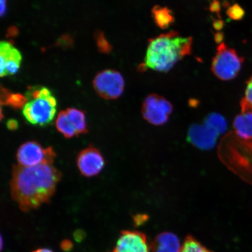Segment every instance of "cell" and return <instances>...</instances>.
I'll list each match as a JSON object with an SVG mask.
<instances>
[{
	"mask_svg": "<svg viewBox=\"0 0 252 252\" xmlns=\"http://www.w3.org/2000/svg\"><path fill=\"white\" fill-rule=\"evenodd\" d=\"M61 178V172L52 165H14L10 182L12 199L24 212L36 209L49 202Z\"/></svg>",
	"mask_w": 252,
	"mask_h": 252,
	"instance_id": "1",
	"label": "cell"
},
{
	"mask_svg": "<svg viewBox=\"0 0 252 252\" xmlns=\"http://www.w3.org/2000/svg\"><path fill=\"white\" fill-rule=\"evenodd\" d=\"M192 45L191 37H183L174 31L150 39L146 58L139 70L151 69L168 72L186 56L191 54Z\"/></svg>",
	"mask_w": 252,
	"mask_h": 252,
	"instance_id": "2",
	"label": "cell"
},
{
	"mask_svg": "<svg viewBox=\"0 0 252 252\" xmlns=\"http://www.w3.org/2000/svg\"><path fill=\"white\" fill-rule=\"evenodd\" d=\"M25 97L27 102L23 113L27 121L31 125L42 127L51 124L58 106L56 97L51 91L46 87H32Z\"/></svg>",
	"mask_w": 252,
	"mask_h": 252,
	"instance_id": "3",
	"label": "cell"
},
{
	"mask_svg": "<svg viewBox=\"0 0 252 252\" xmlns=\"http://www.w3.org/2000/svg\"><path fill=\"white\" fill-rule=\"evenodd\" d=\"M244 58L236 50L225 45L220 44L212 63V70L214 75L222 81H230L238 76Z\"/></svg>",
	"mask_w": 252,
	"mask_h": 252,
	"instance_id": "4",
	"label": "cell"
},
{
	"mask_svg": "<svg viewBox=\"0 0 252 252\" xmlns=\"http://www.w3.org/2000/svg\"><path fill=\"white\" fill-rule=\"evenodd\" d=\"M56 156L52 147L44 148L35 141H27L21 145L16 155L18 165L25 167L52 165Z\"/></svg>",
	"mask_w": 252,
	"mask_h": 252,
	"instance_id": "5",
	"label": "cell"
},
{
	"mask_svg": "<svg viewBox=\"0 0 252 252\" xmlns=\"http://www.w3.org/2000/svg\"><path fill=\"white\" fill-rule=\"evenodd\" d=\"M93 85L94 90L100 97L109 100L118 99L122 95L125 83L119 72L106 70L99 72L94 77Z\"/></svg>",
	"mask_w": 252,
	"mask_h": 252,
	"instance_id": "6",
	"label": "cell"
},
{
	"mask_svg": "<svg viewBox=\"0 0 252 252\" xmlns=\"http://www.w3.org/2000/svg\"><path fill=\"white\" fill-rule=\"evenodd\" d=\"M173 112V106L165 97L150 94L145 99L142 114L146 121L154 126H161L168 121Z\"/></svg>",
	"mask_w": 252,
	"mask_h": 252,
	"instance_id": "7",
	"label": "cell"
},
{
	"mask_svg": "<svg viewBox=\"0 0 252 252\" xmlns=\"http://www.w3.org/2000/svg\"><path fill=\"white\" fill-rule=\"evenodd\" d=\"M77 164L82 175L91 178L102 171L105 160L100 151L91 146L79 153Z\"/></svg>",
	"mask_w": 252,
	"mask_h": 252,
	"instance_id": "8",
	"label": "cell"
},
{
	"mask_svg": "<svg viewBox=\"0 0 252 252\" xmlns=\"http://www.w3.org/2000/svg\"><path fill=\"white\" fill-rule=\"evenodd\" d=\"M146 236L136 231H124L110 252H150Z\"/></svg>",
	"mask_w": 252,
	"mask_h": 252,
	"instance_id": "9",
	"label": "cell"
},
{
	"mask_svg": "<svg viewBox=\"0 0 252 252\" xmlns=\"http://www.w3.org/2000/svg\"><path fill=\"white\" fill-rule=\"evenodd\" d=\"M219 134L206 125L194 124L189 128L188 140L193 146L201 150L214 149Z\"/></svg>",
	"mask_w": 252,
	"mask_h": 252,
	"instance_id": "10",
	"label": "cell"
},
{
	"mask_svg": "<svg viewBox=\"0 0 252 252\" xmlns=\"http://www.w3.org/2000/svg\"><path fill=\"white\" fill-rule=\"evenodd\" d=\"M0 75L2 77L17 73L23 61L21 52L7 42H1L0 44Z\"/></svg>",
	"mask_w": 252,
	"mask_h": 252,
	"instance_id": "11",
	"label": "cell"
},
{
	"mask_svg": "<svg viewBox=\"0 0 252 252\" xmlns=\"http://www.w3.org/2000/svg\"><path fill=\"white\" fill-rule=\"evenodd\" d=\"M241 113L236 116L233 126L235 133L241 139L252 140V105L242 98L240 102Z\"/></svg>",
	"mask_w": 252,
	"mask_h": 252,
	"instance_id": "12",
	"label": "cell"
},
{
	"mask_svg": "<svg viewBox=\"0 0 252 252\" xmlns=\"http://www.w3.org/2000/svg\"><path fill=\"white\" fill-rule=\"evenodd\" d=\"M182 245L178 236L171 232H163L154 239L153 252H181Z\"/></svg>",
	"mask_w": 252,
	"mask_h": 252,
	"instance_id": "13",
	"label": "cell"
},
{
	"mask_svg": "<svg viewBox=\"0 0 252 252\" xmlns=\"http://www.w3.org/2000/svg\"><path fill=\"white\" fill-rule=\"evenodd\" d=\"M154 23L162 30L168 28L175 22L174 15L171 9L165 7L156 5L151 11Z\"/></svg>",
	"mask_w": 252,
	"mask_h": 252,
	"instance_id": "14",
	"label": "cell"
},
{
	"mask_svg": "<svg viewBox=\"0 0 252 252\" xmlns=\"http://www.w3.org/2000/svg\"><path fill=\"white\" fill-rule=\"evenodd\" d=\"M56 126L57 130L65 138H71L78 135L65 110H62L59 113L56 119Z\"/></svg>",
	"mask_w": 252,
	"mask_h": 252,
	"instance_id": "15",
	"label": "cell"
},
{
	"mask_svg": "<svg viewBox=\"0 0 252 252\" xmlns=\"http://www.w3.org/2000/svg\"><path fill=\"white\" fill-rule=\"evenodd\" d=\"M78 135L88 133V125L86 114L83 111L76 108H68L65 110Z\"/></svg>",
	"mask_w": 252,
	"mask_h": 252,
	"instance_id": "16",
	"label": "cell"
},
{
	"mask_svg": "<svg viewBox=\"0 0 252 252\" xmlns=\"http://www.w3.org/2000/svg\"><path fill=\"white\" fill-rule=\"evenodd\" d=\"M204 124L213 129L219 135L225 133L228 129L227 121L218 113H212L205 118Z\"/></svg>",
	"mask_w": 252,
	"mask_h": 252,
	"instance_id": "17",
	"label": "cell"
},
{
	"mask_svg": "<svg viewBox=\"0 0 252 252\" xmlns=\"http://www.w3.org/2000/svg\"><path fill=\"white\" fill-rule=\"evenodd\" d=\"M27 102L26 97L20 94L11 93L10 91L2 88L1 105L10 106L14 109L24 108Z\"/></svg>",
	"mask_w": 252,
	"mask_h": 252,
	"instance_id": "18",
	"label": "cell"
},
{
	"mask_svg": "<svg viewBox=\"0 0 252 252\" xmlns=\"http://www.w3.org/2000/svg\"><path fill=\"white\" fill-rule=\"evenodd\" d=\"M181 252H212L192 236H188L182 245Z\"/></svg>",
	"mask_w": 252,
	"mask_h": 252,
	"instance_id": "19",
	"label": "cell"
},
{
	"mask_svg": "<svg viewBox=\"0 0 252 252\" xmlns=\"http://www.w3.org/2000/svg\"><path fill=\"white\" fill-rule=\"evenodd\" d=\"M226 14L229 18L235 21L241 20L243 19L245 12L243 8L237 4L229 6L226 11Z\"/></svg>",
	"mask_w": 252,
	"mask_h": 252,
	"instance_id": "20",
	"label": "cell"
},
{
	"mask_svg": "<svg viewBox=\"0 0 252 252\" xmlns=\"http://www.w3.org/2000/svg\"><path fill=\"white\" fill-rule=\"evenodd\" d=\"M97 47L100 52L109 53L111 51L112 47L102 33H97L96 37Z\"/></svg>",
	"mask_w": 252,
	"mask_h": 252,
	"instance_id": "21",
	"label": "cell"
},
{
	"mask_svg": "<svg viewBox=\"0 0 252 252\" xmlns=\"http://www.w3.org/2000/svg\"><path fill=\"white\" fill-rule=\"evenodd\" d=\"M245 99L252 105V75L246 84Z\"/></svg>",
	"mask_w": 252,
	"mask_h": 252,
	"instance_id": "22",
	"label": "cell"
},
{
	"mask_svg": "<svg viewBox=\"0 0 252 252\" xmlns=\"http://www.w3.org/2000/svg\"><path fill=\"white\" fill-rule=\"evenodd\" d=\"M61 247L63 251L70 252L73 248V244L68 239H64L61 242Z\"/></svg>",
	"mask_w": 252,
	"mask_h": 252,
	"instance_id": "23",
	"label": "cell"
},
{
	"mask_svg": "<svg viewBox=\"0 0 252 252\" xmlns=\"http://www.w3.org/2000/svg\"><path fill=\"white\" fill-rule=\"evenodd\" d=\"M134 223L135 226H139L143 224L147 220L146 216L137 215L134 217Z\"/></svg>",
	"mask_w": 252,
	"mask_h": 252,
	"instance_id": "24",
	"label": "cell"
},
{
	"mask_svg": "<svg viewBox=\"0 0 252 252\" xmlns=\"http://www.w3.org/2000/svg\"><path fill=\"white\" fill-rule=\"evenodd\" d=\"M211 11L219 13L220 11V4L218 0H213L210 5Z\"/></svg>",
	"mask_w": 252,
	"mask_h": 252,
	"instance_id": "25",
	"label": "cell"
},
{
	"mask_svg": "<svg viewBox=\"0 0 252 252\" xmlns=\"http://www.w3.org/2000/svg\"><path fill=\"white\" fill-rule=\"evenodd\" d=\"M7 126L9 130H15L18 127V123L14 119H11L8 121Z\"/></svg>",
	"mask_w": 252,
	"mask_h": 252,
	"instance_id": "26",
	"label": "cell"
},
{
	"mask_svg": "<svg viewBox=\"0 0 252 252\" xmlns=\"http://www.w3.org/2000/svg\"><path fill=\"white\" fill-rule=\"evenodd\" d=\"M74 238L78 242L83 240L84 238V232L81 231V230H78V231L75 232Z\"/></svg>",
	"mask_w": 252,
	"mask_h": 252,
	"instance_id": "27",
	"label": "cell"
},
{
	"mask_svg": "<svg viewBox=\"0 0 252 252\" xmlns=\"http://www.w3.org/2000/svg\"><path fill=\"white\" fill-rule=\"evenodd\" d=\"M214 27L216 30H220V29H222L223 27V23L220 20L216 21L214 23Z\"/></svg>",
	"mask_w": 252,
	"mask_h": 252,
	"instance_id": "28",
	"label": "cell"
},
{
	"mask_svg": "<svg viewBox=\"0 0 252 252\" xmlns=\"http://www.w3.org/2000/svg\"><path fill=\"white\" fill-rule=\"evenodd\" d=\"M6 10V0H1V15L5 14Z\"/></svg>",
	"mask_w": 252,
	"mask_h": 252,
	"instance_id": "29",
	"label": "cell"
},
{
	"mask_svg": "<svg viewBox=\"0 0 252 252\" xmlns=\"http://www.w3.org/2000/svg\"><path fill=\"white\" fill-rule=\"evenodd\" d=\"M223 35L221 33H217L215 35V40L217 42L221 43Z\"/></svg>",
	"mask_w": 252,
	"mask_h": 252,
	"instance_id": "30",
	"label": "cell"
},
{
	"mask_svg": "<svg viewBox=\"0 0 252 252\" xmlns=\"http://www.w3.org/2000/svg\"><path fill=\"white\" fill-rule=\"evenodd\" d=\"M32 252H54L52 250H49L47 248H40L37 250L33 251Z\"/></svg>",
	"mask_w": 252,
	"mask_h": 252,
	"instance_id": "31",
	"label": "cell"
}]
</instances>
